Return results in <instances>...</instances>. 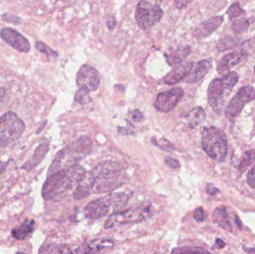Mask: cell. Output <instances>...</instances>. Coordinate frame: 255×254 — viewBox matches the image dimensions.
<instances>
[{"label": "cell", "instance_id": "1f68e13d", "mask_svg": "<svg viewBox=\"0 0 255 254\" xmlns=\"http://www.w3.org/2000/svg\"><path fill=\"white\" fill-rule=\"evenodd\" d=\"M193 217L196 222H203L206 220L208 215L202 207H199L195 210L194 213H193Z\"/></svg>", "mask_w": 255, "mask_h": 254}, {"label": "cell", "instance_id": "2e32d148", "mask_svg": "<svg viewBox=\"0 0 255 254\" xmlns=\"http://www.w3.org/2000/svg\"><path fill=\"white\" fill-rule=\"evenodd\" d=\"M212 58H208V59L202 60L199 62L194 63L183 82L189 84L199 82L209 73L210 70L212 68Z\"/></svg>", "mask_w": 255, "mask_h": 254}, {"label": "cell", "instance_id": "d4e9b609", "mask_svg": "<svg viewBox=\"0 0 255 254\" xmlns=\"http://www.w3.org/2000/svg\"><path fill=\"white\" fill-rule=\"evenodd\" d=\"M255 162V149L247 151L243 154L239 161L238 170L241 173L245 172Z\"/></svg>", "mask_w": 255, "mask_h": 254}, {"label": "cell", "instance_id": "8d00e7d4", "mask_svg": "<svg viewBox=\"0 0 255 254\" xmlns=\"http://www.w3.org/2000/svg\"><path fill=\"white\" fill-rule=\"evenodd\" d=\"M190 0H177L176 6L178 8L181 9L185 7Z\"/></svg>", "mask_w": 255, "mask_h": 254}, {"label": "cell", "instance_id": "836d02e7", "mask_svg": "<svg viewBox=\"0 0 255 254\" xmlns=\"http://www.w3.org/2000/svg\"><path fill=\"white\" fill-rule=\"evenodd\" d=\"M165 164H166L168 167L172 169H179L180 167H181L179 161L172 158H166V160H165Z\"/></svg>", "mask_w": 255, "mask_h": 254}, {"label": "cell", "instance_id": "4fadbf2b", "mask_svg": "<svg viewBox=\"0 0 255 254\" xmlns=\"http://www.w3.org/2000/svg\"><path fill=\"white\" fill-rule=\"evenodd\" d=\"M0 37L9 46L20 52H28L30 43L28 40L14 28L7 27L0 31Z\"/></svg>", "mask_w": 255, "mask_h": 254}, {"label": "cell", "instance_id": "9c48e42d", "mask_svg": "<svg viewBox=\"0 0 255 254\" xmlns=\"http://www.w3.org/2000/svg\"><path fill=\"white\" fill-rule=\"evenodd\" d=\"M255 99V89L252 86H242L226 106L225 115L230 122L238 117L246 104Z\"/></svg>", "mask_w": 255, "mask_h": 254}, {"label": "cell", "instance_id": "7402d4cb", "mask_svg": "<svg viewBox=\"0 0 255 254\" xmlns=\"http://www.w3.org/2000/svg\"><path fill=\"white\" fill-rule=\"evenodd\" d=\"M213 220L220 228L229 231V232H232V227L229 222L226 207H223V206L217 207L213 213Z\"/></svg>", "mask_w": 255, "mask_h": 254}, {"label": "cell", "instance_id": "3957f363", "mask_svg": "<svg viewBox=\"0 0 255 254\" xmlns=\"http://www.w3.org/2000/svg\"><path fill=\"white\" fill-rule=\"evenodd\" d=\"M91 148L92 142L91 139L87 137L78 139L57 154L49 167L47 175L63 169L78 165L82 159L89 155Z\"/></svg>", "mask_w": 255, "mask_h": 254}, {"label": "cell", "instance_id": "603a6c76", "mask_svg": "<svg viewBox=\"0 0 255 254\" xmlns=\"http://www.w3.org/2000/svg\"><path fill=\"white\" fill-rule=\"evenodd\" d=\"M113 242L109 239H102V240H96L91 242L88 246L84 248L82 253H98L100 251L103 250L106 248L109 247Z\"/></svg>", "mask_w": 255, "mask_h": 254}, {"label": "cell", "instance_id": "ab89813d", "mask_svg": "<svg viewBox=\"0 0 255 254\" xmlns=\"http://www.w3.org/2000/svg\"><path fill=\"white\" fill-rule=\"evenodd\" d=\"M4 96H5V89L0 86V103L4 99Z\"/></svg>", "mask_w": 255, "mask_h": 254}, {"label": "cell", "instance_id": "d590c367", "mask_svg": "<svg viewBox=\"0 0 255 254\" xmlns=\"http://www.w3.org/2000/svg\"><path fill=\"white\" fill-rule=\"evenodd\" d=\"M206 191L207 192L211 195H215L216 194L220 192L219 189H217V187H215L214 185L212 184V183H208V184L207 185Z\"/></svg>", "mask_w": 255, "mask_h": 254}, {"label": "cell", "instance_id": "e575fe53", "mask_svg": "<svg viewBox=\"0 0 255 254\" xmlns=\"http://www.w3.org/2000/svg\"><path fill=\"white\" fill-rule=\"evenodd\" d=\"M129 114H130V119H131L132 121H133V122H140L143 120V115L138 110H133V111L130 112Z\"/></svg>", "mask_w": 255, "mask_h": 254}, {"label": "cell", "instance_id": "7a4b0ae2", "mask_svg": "<svg viewBox=\"0 0 255 254\" xmlns=\"http://www.w3.org/2000/svg\"><path fill=\"white\" fill-rule=\"evenodd\" d=\"M86 171L79 165L63 169L47 175L42 188V196L46 201H59L76 190Z\"/></svg>", "mask_w": 255, "mask_h": 254}, {"label": "cell", "instance_id": "60d3db41", "mask_svg": "<svg viewBox=\"0 0 255 254\" xmlns=\"http://www.w3.org/2000/svg\"><path fill=\"white\" fill-rule=\"evenodd\" d=\"M159 143H166V144H169V143H169V141H167V140H159ZM171 145H160V148H163V149H164V147H166V148H168V149H169V146H170Z\"/></svg>", "mask_w": 255, "mask_h": 254}, {"label": "cell", "instance_id": "7bdbcfd3", "mask_svg": "<svg viewBox=\"0 0 255 254\" xmlns=\"http://www.w3.org/2000/svg\"><path fill=\"white\" fill-rule=\"evenodd\" d=\"M254 73H255V66L254 67Z\"/></svg>", "mask_w": 255, "mask_h": 254}, {"label": "cell", "instance_id": "e0dca14e", "mask_svg": "<svg viewBox=\"0 0 255 254\" xmlns=\"http://www.w3.org/2000/svg\"><path fill=\"white\" fill-rule=\"evenodd\" d=\"M194 62L185 61L180 63L170 73H168L163 79V82L166 85H175L184 81L190 72Z\"/></svg>", "mask_w": 255, "mask_h": 254}, {"label": "cell", "instance_id": "cb8c5ba5", "mask_svg": "<svg viewBox=\"0 0 255 254\" xmlns=\"http://www.w3.org/2000/svg\"><path fill=\"white\" fill-rule=\"evenodd\" d=\"M241 44V40L238 37L226 36L220 39L217 43V49L219 52H224L235 49Z\"/></svg>", "mask_w": 255, "mask_h": 254}, {"label": "cell", "instance_id": "4dcf8cb0", "mask_svg": "<svg viewBox=\"0 0 255 254\" xmlns=\"http://www.w3.org/2000/svg\"><path fill=\"white\" fill-rule=\"evenodd\" d=\"M172 253L177 254H196V253H209L208 251L201 248H182V249H174Z\"/></svg>", "mask_w": 255, "mask_h": 254}, {"label": "cell", "instance_id": "484cf974", "mask_svg": "<svg viewBox=\"0 0 255 254\" xmlns=\"http://www.w3.org/2000/svg\"><path fill=\"white\" fill-rule=\"evenodd\" d=\"M39 253L45 254H65L73 253L71 250H69L68 248L65 245H48L46 246L40 248Z\"/></svg>", "mask_w": 255, "mask_h": 254}, {"label": "cell", "instance_id": "9a60e30c", "mask_svg": "<svg viewBox=\"0 0 255 254\" xmlns=\"http://www.w3.org/2000/svg\"><path fill=\"white\" fill-rule=\"evenodd\" d=\"M247 56L248 54L243 51L227 54L219 62L217 67V73L220 76H225L231 72L233 67L247 59Z\"/></svg>", "mask_w": 255, "mask_h": 254}, {"label": "cell", "instance_id": "f546056e", "mask_svg": "<svg viewBox=\"0 0 255 254\" xmlns=\"http://www.w3.org/2000/svg\"><path fill=\"white\" fill-rule=\"evenodd\" d=\"M35 47L39 52H41V53L46 54L48 56L55 58H57V56H58V53H57L56 52L51 49L49 46H46L43 42H37V43H36Z\"/></svg>", "mask_w": 255, "mask_h": 254}, {"label": "cell", "instance_id": "ba28073f", "mask_svg": "<svg viewBox=\"0 0 255 254\" xmlns=\"http://www.w3.org/2000/svg\"><path fill=\"white\" fill-rule=\"evenodd\" d=\"M151 213V206L147 204L124 212H117L109 217L106 223V228H113L118 225H127L142 222L150 217Z\"/></svg>", "mask_w": 255, "mask_h": 254}, {"label": "cell", "instance_id": "b9f144b4", "mask_svg": "<svg viewBox=\"0 0 255 254\" xmlns=\"http://www.w3.org/2000/svg\"><path fill=\"white\" fill-rule=\"evenodd\" d=\"M244 250L247 253L249 254H255V249H247V248H244Z\"/></svg>", "mask_w": 255, "mask_h": 254}, {"label": "cell", "instance_id": "44dd1931", "mask_svg": "<svg viewBox=\"0 0 255 254\" xmlns=\"http://www.w3.org/2000/svg\"><path fill=\"white\" fill-rule=\"evenodd\" d=\"M205 119L206 114L204 109L201 107H194L186 115V120L191 128H196L198 125L203 123Z\"/></svg>", "mask_w": 255, "mask_h": 254}, {"label": "cell", "instance_id": "83f0119b", "mask_svg": "<svg viewBox=\"0 0 255 254\" xmlns=\"http://www.w3.org/2000/svg\"><path fill=\"white\" fill-rule=\"evenodd\" d=\"M90 91L84 88H79L78 92L75 95V100L80 104H88L91 101V96H90Z\"/></svg>", "mask_w": 255, "mask_h": 254}, {"label": "cell", "instance_id": "6da1fadb", "mask_svg": "<svg viewBox=\"0 0 255 254\" xmlns=\"http://www.w3.org/2000/svg\"><path fill=\"white\" fill-rule=\"evenodd\" d=\"M124 171L119 164L112 161H105L95 167L88 174H85L76 190L75 199H82L91 193H106L112 192L124 183Z\"/></svg>", "mask_w": 255, "mask_h": 254}, {"label": "cell", "instance_id": "8992f818", "mask_svg": "<svg viewBox=\"0 0 255 254\" xmlns=\"http://www.w3.org/2000/svg\"><path fill=\"white\" fill-rule=\"evenodd\" d=\"M25 130V122L14 112L8 111L0 116V149L19 140Z\"/></svg>", "mask_w": 255, "mask_h": 254}, {"label": "cell", "instance_id": "5b68a950", "mask_svg": "<svg viewBox=\"0 0 255 254\" xmlns=\"http://www.w3.org/2000/svg\"><path fill=\"white\" fill-rule=\"evenodd\" d=\"M202 145L207 155L214 161L223 162L228 153V140L223 130L205 127L202 131Z\"/></svg>", "mask_w": 255, "mask_h": 254}, {"label": "cell", "instance_id": "74e56055", "mask_svg": "<svg viewBox=\"0 0 255 254\" xmlns=\"http://www.w3.org/2000/svg\"><path fill=\"white\" fill-rule=\"evenodd\" d=\"M9 162H4L0 160V176L6 171Z\"/></svg>", "mask_w": 255, "mask_h": 254}, {"label": "cell", "instance_id": "ffe728a7", "mask_svg": "<svg viewBox=\"0 0 255 254\" xmlns=\"http://www.w3.org/2000/svg\"><path fill=\"white\" fill-rule=\"evenodd\" d=\"M35 222L33 219H25L20 226L12 230V236L16 240H24L32 234Z\"/></svg>", "mask_w": 255, "mask_h": 254}, {"label": "cell", "instance_id": "8fae6325", "mask_svg": "<svg viewBox=\"0 0 255 254\" xmlns=\"http://www.w3.org/2000/svg\"><path fill=\"white\" fill-rule=\"evenodd\" d=\"M76 84L79 88H84L90 92H94L98 89L100 78L98 72L90 65H83L76 75Z\"/></svg>", "mask_w": 255, "mask_h": 254}, {"label": "cell", "instance_id": "4316f807", "mask_svg": "<svg viewBox=\"0 0 255 254\" xmlns=\"http://www.w3.org/2000/svg\"><path fill=\"white\" fill-rule=\"evenodd\" d=\"M250 22L245 18L237 19L232 23V28L235 34H241L247 32L250 28Z\"/></svg>", "mask_w": 255, "mask_h": 254}, {"label": "cell", "instance_id": "d6986e66", "mask_svg": "<svg viewBox=\"0 0 255 254\" xmlns=\"http://www.w3.org/2000/svg\"><path fill=\"white\" fill-rule=\"evenodd\" d=\"M191 52L190 46H178L164 55L166 63L169 66H176L182 62Z\"/></svg>", "mask_w": 255, "mask_h": 254}, {"label": "cell", "instance_id": "5bb4252c", "mask_svg": "<svg viewBox=\"0 0 255 254\" xmlns=\"http://www.w3.org/2000/svg\"><path fill=\"white\" fill-rule=\"evenodd\" d=\"M224 22L223 16H215L201 22L193 31L196 39H204L211 36Z\"/></svg>", "mask_w": 255, "mask_h": 254}, {"label": "cell", "instance_id": "7c38bea8", "mask_svg": "<svg viewBox=\"0 0 255 254\" xmlns=\"http://www.w3.org/2000/svg\"><path fill=\"white\" fill-rule=\"evenodd\" d=\"M112 210L116 211L112 198L109 195L89 203L85 207V215L88 219L96 220L107 216Z\"/></svg>", "mask_w": 255, "mask_h": 254}, {"label": "cell", "instance_id": "277c9868", "mask_svg": "<svg viewBox=\"0 0 255 254\" xmlns=\"http://www.w3.org/2000/svg\"><path fill=\"white\" fill-rule=\"evenodd\" d=\"M238 81L239 76L235 72H229L221 79H216L211 82L208 89V101L216 113H222L226 97Z\"/></svg>", "mask_w": 255, "mask_h": 254}, {"label": "cell", "instance_id": "f35d334b", "mask_svg": "<svg viewBox=\"0 0 255 254\" xmlns=\"http://www.w3.org/2000/svg\"><path fill=\"white\" fill-rule=\"evenodd\" d=\"M216 244L218 246L219 249H222L226 246V243L221 240V239H217L216 240Z\"/></svg>", "mask_w": 255, "mask_h": 254}, {"label": "cell", "instance_id": "52a82bcc", "mask_svg": "<svg viewBox=\"0 0 255 254\" xmlns=\"http://www.w3.org/2000/svg\"><path fill=\"white\" fill-rule=\"evenodd\" d=\"M163 15V10L158 4H152L147 0H140L135 10L136 24L142 30L148 29L158 23Z\"/></svg>", "mask_w": 255, "mask_h": 254}, {"label": "cell", "instance_id": "f1b7e54d", "mask_svg": "<svg viewBox=\"0 0 255 254\" xmlns=\"http://www.w3.org/2000/svg\"><path fill=\"white\" fill-rule=\"evenodd\" d=\"M244 13V9L241 7V4L238 1L231 4L228 9L226 13L229 15V18H236L242 15Z\"/></svg>", "mask_w": 255, "mask_h": 254}, {"label": "cell", "instance_id": "ac0fdd59", "mask_svg": "<svg viewBox=\"0 0 255 254\" xmlns=\"http://www.w3.org/2000/svg\"><path fill=\"white\" fill-rule=\"evenodd\" d=\"M49 144L47 143H40L38 147L34 151L32 158L28 162L25 163L21 168L27 171H31L39 165L43 161L49 151Z\"/></svg>", "mask_w": 255, "mask_h": 254}, {"label": "cell", "instance_id": "d6a6232c", "mask_svg": "<svg viewBox=\"0 0 255 254\" xmlns=\"http://www.w3.org/2000/svg\"><path fill=\"white\" fill-rule=\"evenodd\" d=\"M247 183L249 186L255 189V164L247 174Z\"/></svg>", "mask_w": 255, "mask_h": 254}, {"label": "cell", "instance_id": "30bf717a", "mask_svg": "<svg viewBox=\"0 0 255 254\" xmlns=\"http://www.w3.org/2000/svg\"><path fill=\"white\" fill-rule=\"evenodd\" d=\"M184 95V91L181 87H175L166 92H160L156 98L154 107L156 110L163 113L172 111Z\"/></svg>", "mask_w": 255, "mask_h": 254}]
</instances>
